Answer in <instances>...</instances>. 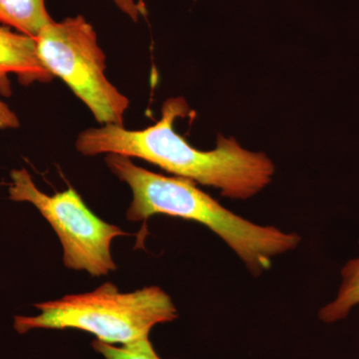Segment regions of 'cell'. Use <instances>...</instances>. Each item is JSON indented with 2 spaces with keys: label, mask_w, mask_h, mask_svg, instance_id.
<instances>
[{
  "label": "cell",
  "mask_w": 359,
  "mask_h": 359,
  "mask_svg": "<svg viewBox=\"0 0 359 359\" xmlns=\"http://www.w3.org/2000/svg\"><path fill=\"white\" fill-rule=\"evenodd\" d=\"M189 112L181 97L164 103L159 121L143 130L104 125L78 135V152L85 156L119 154L139 158L176 177L212 187L222 196L248 200L271 184L275 175L273 161L263 152H252L233 137L219 136L217 147L210 151L194 148L174 129L178 118Z\"/></svg>",
  "instance_id": "6da1fadb"
},
{
  "label": "cell",
  "mask_w": 359,
  "mask_h": 359,
  "mask_svg": "<svg viewBox=\"0 0 359 359\" xmlns=\"http://www.w3.org/2000/svg\"><path fill=\"white\" fill-rule=\"evenodd\" d=\"M106 164L131 189L133 199L127 219L141 222L166 215L204 224L236 252L254 276L271 268L273 259L294 250L301 242L297 233L254 224L233 214L191 180L154 173L119 154H108Z\"/></svg>",
  "instance_id": "7a4b0ae2"
},
{
  "label": "cell",
  "mask_w": 359,
  "mask_h": 359,
  "mask_svg": "<svg viewBox=\"0 0 359 359\" xmlns=\"http://www.w3.org/2000/svg\"><path fill=\"white\" fill-rule=\"evenodd\" d=\"M34 306L40 311L37 316H14L13 327L18 334L33 330H77L113 346L147 339L156 325L178 318L173 301L161 287L122 292L112 283Z\"/></svg>",
  "instance_id": "3957f363"
},
{
  "label": "cell",
  "mask_w": 359,
  "mask_h": 359,
  "mask_svg": "<svg viewBox=\"0 0 359 359\" xmlns=\"http://www.w3.org/2000/svg\"><path fill=\"white\" fill-rule=\"evenodd\" d=\"M40 60L61 78L103 125L124 126L129 100L105 75V55L93 26L82 15L52 20L36 39Z\"/></svg>",
  "instance_id": "277c9868"
},
{
  "label": "cell",
  "mask_w": 359,
  "mask_h": 359,
  "mask_svg": "<svg viewBox=\"0 0 359 359\" xmlns=\"http://www.w3.org/2000/svg\"><path fill=\"white\" fill-rule=\"evenodd\" d=\"M11 179L9 199L34 205L50 224L62 245L66 268L87 271L92 276L116 271L111 245L114 238L126 236V231L97 217L72 187L46 195L25 168L13 170Z\"/></svg>",
  "instance_id": "5b68a950"
},
{
  "label": "cell",
  "mask_w": 359,
  "mask_h": 359,
  "mask_svg": "<svg viewBox=\"0 0 359 359\" xmlns=\"http://www.w3.org/2000/svg\"><path fill=\"white\" fill-rule=\"evenodd\" d=\"M15 75L20 84L50 81L53 75L40 60L36 40L0 25V95L13 94L9 77Z\"/></svg>",
  "instance_id": "8992f818"
},
{
  "label": "cell",
  "mask_w": 359,
  "mask_h": 359,
  "mask_svg": "<svg viewBox=\"0 0 359 359\" xmlns=\"http://www.w3.org/2000/svg\"><path fill=\"white\" fill-rule=\"evenodd\" d=\"M52 20L44 0H0V23L33 39Z\"/></svg>",
  "instance_id": "52a82bcc"
},
{
  "label": "cell",
  "mask_w": 359,
  "mask_h": 359,
  "mask_svg": "<svg viewBox=\"0 0 359 359\" xmlns=\"http://www.w3.org/2000/svg\"><path fill=\"white\" fill-rule=\"evenodd\" d=\"M359 306V257L351 259L341 269V283L334 301L320 309L318 316L325 323L347 318L351 309Z\"/></svg>",
  "instance_id": "ba28073f"
},
{
  "label": "cell",
  "mask_w": 359,
  "mask_h": 359,
  "mask_svg": "<svg viewBox=\"0 0 359 359\" xmlns=\"http://www.w3.org/2000/svg\"><path fill=\"white\" fill-rule=\"evenodd\" d=\"M92 347L104 359H162L156 353L149 337L120 346L95 339L92 342Z\"/></svg>",
  "instance_id": "9c48e42d"
},
{
  "label": "cell",
  "mask_w": 359,
  "mask_h": 359,
  "mask_svg": "<svg viewBox=\"0 0 359 359\" xmlns=\"http://www.w3.org/2000/svg\"><path fill=\"white\" fill-rule=\"evenodd\" d=\"M20 125L18 115L0 99V130L16 129Z\"/></svg>",
  "instance_id": "30bf717a"
},
{
  "label": "cell",
  "mask_w": 359,
  "mask_h": 359,
  "mask_svg": "<svg viewBox=\"0 0 359 359\" xmlns=\"http://www.w3.org/2000/svg\"><path fill=\"white\" fill-rule=\"evenodd\" d=\"M116 6L131 18L134 21L138 20L139 16L144 13V6L136 0H113Z\"/></svg>",
  "instance_id": "8fae6325"
}]
</instances>
